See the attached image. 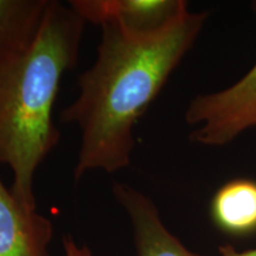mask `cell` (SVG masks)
<instances>
[{"label":"cell","mask_w":256,"mask_h":256,"mask_svg":"<svg viewBox=\"0 0 256 256\" xmlns=\"http://www.w3.org/2000/svg\"><path fill=\"white\" fill-rule=\"evenodd\" d=\"M208 16L188 8L150 32L115 22L100 25L95 62L80 75L78 98L60 113V121L81 132L76 180L88 172L114 174L130 164L138 120L194 46Z\"/></svg>","instance_id":"1"},{"label":"cell","mask_w":256,"mask_h":256,"mask_svg":"<svg viewBox=\"0 0 256 256\" xmlns=\"http://www.w3.org/2000/svg\"><path fill=\"white\" fill-rule=\"evenodd\" d=\"M84 25L72 6L49 0L34 34L0 55V164L11 168V190L28 206H37L34 176L58 144L54 107Z\"/></svg>","instance_id":"2"},{"label":"cell","mask_w":256,"mask_h":256,"mask_svg":"<svg viewBox=\"0 0 256 256\" xmlns=\"http://www.w3.org/2000/svg\"><path fill=\"white\" fill-rule=\"evenodd\" d=\"M256 11V2H252ZM185 121L194 126L191 142L220 147L256 126V62L252 68L223 90L197 95L185 110Z\"/></svg>","instance_id":"3"},{"label":"cell","mask_w":256,"mask_h":256,"mask_svg":"<svg viewBox=\"0 0 256 256\" xmlns=\"http://www.w3.org/2000/svg\"><path fill=\"white\" fill-rule=\"evenodd\" d=\"M52 223L22 202L0 178V256H49Z\"/></svg>","instance_id":"4"},{"label":"cell","mask_w":256,"mask_h":256,"mask_svg":"<svg viewBox=\"0 0 256 256\" xmlns=\"http://www.w3.org/2000/svg\"><path fill=\"white\" fill-rule=\"evenodd\" d=\"M70 6L86 23L115 22L138 32L159 30L188 8L184 0H74Z\"/></svg>","instance_id":"5"},{"label":"cell","mask_w":256,"mask_h":256,"mask_svg":"<svg viewBox=\"0 0 256 256\" xmlns=\"http://www.w3.org/2000/svg\"><path fill=\"white\" fill-rule=\"evenodd\" d=\"M114 196L130 217L138 256H204L188 250L164 226L153 202L140 191L115 183Z\"/></svg>","instance_id":"6"},{"label":"cell","mask_w":256,"mask_h":256,"mask_svg":"<svg viewBox=\"0 0 256 256\" xmlns=\"http://www.w3.org/2000/svg\"><path fill=\"white\" fill-rule=\"evenodd\" d=\"M215 223L230 234H247L256 229V182L235 179L216 192L211 203Z\"/></svg>","instance_id":"7"},{"label":"cell","mask_w":256,"mask_h":256,"mask_svg":"<svg viewBox=\"0 0 256 256\" xmlns=\"http://www.w3.org/2000/svg\"><path fill=\"white\" fill-rule=\"evenodd\" d=\"M49 0H0V55L37 30Z\"/></svg>","instance_id":"8"},{"label":"cell","mask_w":256,"mask_h":256,"mask_svg":"<svg viewBox=\"0 0 256 256\" xmlns=\"http://www.w3.org/2000/svg\"><path fill=\"white\" fill-rule=\"evenodd\" d=\"M64 250H66V256H92V252L87 247H80L72 238L64 240Z\"/></svg>","instance_id":"9"},{"label":"cell","mask_w":256,"mask_h":256,"mask_svg":"<svg viewBox=\"0 0 256 256\" xmlns=\"http://www.w3.org/2000/svg\"><path fill=\"white\" fill-rule=\"evenodd\" d=\"M220 256H256V249L247 252H238L232 246H223L220 248Z\"/></svg>","instance_id":"10"}]
</instances>
